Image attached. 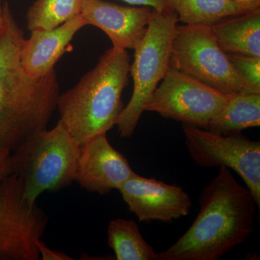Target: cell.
Returning a JSON list of instances; mask_svg holds the SVG:
<instances>
[{
  "label": "cell",
  "instance_id": "cell-1",
  "mask_svg": "<svg viewBox=\"0 0 260 260\" xmlns=\"http://www.w3.org/2000/svg\"><path fill=\"white\" fill-rule=\"evenodd\" d=\"M199 203L192 225L155 259L217 260L252 234L255 200L228 168L220 167L201 191Z\"/></svg>",
  "mask_w": 260,
  "mask_h": 260
},
{
  "label": "cell",
  "instance_id": "cell-2",
  "mask_svg": "<svg viewBox=\"0 0 260 260\" xmlns=\"http://www.w3.org/2000/svg\"><path fill=\"white\" fill-rule=\"evenodd\" d=\"M0 32V147L15 150L28 137L47 129L57 107L59 83L55 70L34 78L20 61L23 30L8 3L3 5Z\"/></svg>",
  "mask_w": 260,
  "mask_h": 260
},
{
  "label": "cell",
  "instance_id": "cell-3",
  "mask_svg": "<svg viewBox=\"0 0 260 260\" xmlns=\"http://www.w3.org/2000/svg\"><path fill=\"white\" fill-rule=\"evenodd\" d=\"M129 68L127 51L112 47L73 88L59 95V120L80 146L107 135L117 124L124 108L121 95Z\"/></svg>",
  "mask_w": 260,
  "mask_h": 260
},
{
  "label": "cell",
  "instance_id": "cell-4",
  "mask_svg": "<svg viewBox=\"0 0 260 260\" xmlns=\"http://www.w3.org/2000/svg\"><path fill=\"white\" fill-rule=\"evenodd\" d=\"M80 145L58 121L53 129L24 140L10 156L11 174L20 178L25 198L32 204L46 191H55L75 181Z\"/></svg>",
  "mask_w": 260,
  "mask_h": 260
},
{
  "label": "cell",
  "instance_id": "cell-5",
  "mask_svg": "<svg viewBox=\"0 0 260 260\" xmlns=\"http://www.w3.org/2000/svg\"><path fill=\"white\" fill-rule=\"evenodd\" d=\"M178 22L174 10H154L144 37L135 47L134 60L129 68L133 95L116 124L121 138H131L134 134L149 99L167 74Z\"/></svg>",
  "mask_w": 260,
  "mask_h": 260
},
{
  "label": "cell",
  "instance_id": "cell-6",
  "mask_svg": "<svg viewBox=\"0 0 260 260\" xmlns=\"http://www.w3.org/2000/svg\"><path fill=\"white\" fill-rule=\"evenodd\" d=\"M170 66L227 95L254 92L233 68L211 26L177 25Z\"/></svg>",
  "mask_w": 260,
  "mask_h": 260
},
{
  "label": "cell",
  "instance_id": "cell-7",
  "mask_svg": "<svg viewBox=\"0 0 260 260\" xmlns=\"http://www.w3.org/2000/svg\"><path fill=\"white\" fill-rule=\"evenodd\" d=\"M48 218L24 194L23 181L10 174L0 182V260H39L37 243Z\"/></svg>",
  "mask_w": 260,
  "mask_h": 260
},
{
  "label": "cell",
  "instance_id": "cell-8",
  "mask_svg": "<svg viewBox=\"0 0 260 260\" xmlns=\"http://www.w3.org/2000/svg\"><path fill=\"white\" fill-rule=\"evenodd\" d=\"M186 148L193 161L203 168L226 167L242 178L260 207V143L240 133L217 134L183 124Z\"/></svg>",
  "mask_w": 260,
  "mask_h": 260
},
{
  "label": "cell",
  "instance_id": "cell-9",
  "mask_svg": "<svg viewBox=\"0 0 260 260\" xmlns=\"http://www.w3.org/2000/svg\"><path fill=\"white\" fill-rule=\"evenodd\" d=\"M232 95L200 83L170 66L149 99L145 111L207 129Z\"/></svg>",
  "mask_w": 260,
  "mask_h": 260
},
{
  "label": "cell",
  "instance_id": "cell-10",
  "mask_svg": "<svg viewBox=\"0 0 260 260\" xmlns=\"http://www.w3.org/2000/svg\"><path fill=\"white\" fill-rule=\"evenodd\" d=\"M118 190L140 222L172 223L190 213L191 200L181 186L135 174Z\"/></svg>",
  "mask_w": 260,
  "mask_h": 260
},
{
  "label": "cell",
  "instance_id": "cell-11",
  "mask_svg": "<svg viewBox=\"0 0 260 260\" xmlns=\"http://www.w3.org/2000/svg\"><path fill=\"white\" fill-rule=\"evenodd\" d=\"M135 174L126 157L109 143L107 135L80 145L75 181L85 190L109 194Z\"/></svg>",
  "mask_w": 260,
  "mask_h": 260
},
{
  "label": "cell",
  "instance_id": "cell-12",
  "mask_svg": "<svg viewBox=\"0 0 260 260\" xmlns=\"http://www.w3.org/2000/svg\"><path fill=\"white\" fill-rule=\"evenodd\" d=\"M154 9L129 7L103 0H84L80 15L87 25L100 28L112 41L113 47L134 49L144 37Z\"/></svg>",
  "mask_w": 260,
  "mask_h": 260
},
{
  "label": "cell",
  "instance_id": "cell-13",
  "mask_svg": "<svg viewBox=\"0 0 260 260\" xmlns=\"http://www.w3.org/2000/svg\"><path fill=\"white\" fill-rule=\"evenodd\" d=\"M85 25L80 14L53 30H32L20 47V61L25 73L38 78L51 73L75 34Z\"/></svg>",
  "mask_w": 260,
  "mask_h": 260
},
{
  "label": "cell",
  "instance_id": "cell-14",
  "mask_svg": "<svg viewBox=\"0 0 260 260\" xmlns=\"http://www.w3.org/2000/svg\"><path fill=\"white\" fill-rule=\"evenodd\" d=\"M211 28L226 54L260 57V8L223 19Z\"/></svg>",
  "mask_w": 260,
  "mask_h": 260
},
{
  "label": "cell",
  "instance_id": "cell-15",
  "mask_svg": "<svg viewBox=\"0 0 260 260\" xmlns=\"http://www.w3.org/2000/svg\"><path fill=\"white\" fill-rule=\"evenodd\" d=\"M259 125L260 93L242 92L232 95L207 129L226 135Z\"/></svg>",
  "mask_w": 260,
  "mask_h": 260
},
{
  "label": "cell",
  "instance_id": "cell-16",
  "mask_svg": "<svg viewBox=\"0 0 260 260\" xmlns=\"http://www.w3.org/2000/svg\"><path fill=\"white\" fill-rule=\"evenodd\" d=\"M179 21L189 25L212 26L223 19L250 10L232 0H169Z\"/></svg>",
  "mask_w": 260,
  "mask_h": 260
},
{
  "label": "cell",
  "instance_id": "cell-17",
  "mask_svg": "<svg viewBox=\"0 0 260 260\" xmlns=\"http://www.w3.org/2000/svg\"><path fill=\"white\" fill-rule=\"evenodd\" d=\"M108 244L117 260H153L156 253L145 242L134 220L116 218L107 229Z\"/></svg>",
  "mask_w": 260,
  "mask_h": 260
},
{
  "label": "cell",
  "instance_id": "cell-18",
  "mask_svg": "<svg viewBox=\"0 0 260 260\" xmlns=\"http://www.w3.org/2000/svg\"><path fill=\"white\" fill-rule=\"evenodd\" d=\"M84 0H37L27 13V26L50 30L80 15Z\"/></svg>",
  "mask_w": 260,
  "mask_h": 260
},
{
  "label": "cell",
  "instance_id": "cell-19",
  "mask_svg": "<svg viewBox=\"0 0 260 260\" xmlns=\"http://www.w3.org/2000/svg\"><path fill=\"white\" fill-rule=\"evenodd\" d=\"M233 68L255 93H260V57L227 54Z\"/></svg>",
  "mask_w": 260,
  "mask_h": 260
},
{
  "label": "cell",
  "instance_id": "cell-20",
  "mask_svg": "<svg viewBox=\"0 0 260 260\" xmlns=\"http://www.w3.org/2000/svg\"><path fill=\"white\" fill-rule=\"evenodd\" d=\"M39 254L43 260H73L71 256L61 251L53 250L42 242V239L37 243Z\"/></svg>",
  "mask_w": 260,
  "mask_h": 260
},
{
  "label": "cell",
  "instance_id": "cell-21",
  "mask_svg": "<svg viewBox=\"0 0 260 260\" xmlns=\"http://www.w3.org/2000/svg\"><path fill=\"white\" fill-rule=\"evenodd\" d=\"M122 1L133 5L150 7L157 11L173 10L171 8L169 0H122Z\"/></svg>",
  "mask_w": 260,
  "mask_h": 260
},
{
  "label": "cell",
  "instance_id": "cell-22",
  "mask_svg": "<svg viewBox=\"0 0 260 260\" xmlns=\"http://www.w3.org/2000/svg\"><path fill=\"white\" fill-rule=\"evenodd\" d=\"M11 150L7 148L0 147V182L11 174L10 156Z\"/></svg>",
  "mask_w": 260,
  "mask_h": 260
},
{
  "label": "cell",
  "instance_id": "cell-23",
  "mask_svg": "<svg viewBox=\"0 0 260 260\" xmlns=\"http://www.w3.org/2000/svg\"><path fill=\"white\" fill-rule=\"evenodd\" d=\"M232 1L242 5L250 10L260 8V0H232Z\"/></svg>",
  "mask_w": 260,
  "mask_h": 260
},
{
  "label": "cell",
  "instance_id": "cell-24",
  "mask_svg": "<svg viewBox=\"0 0 260 260\" xmlns=\"http://www.w3.org/2000/svg\"><path fill=\"white\" fill-rule=\"evenodd\" d=\"M4 25V13H3V5H2V0H0V32L3 30Z\"/></svg>",
  "mask_w": 260,
  "mask_h": 260
}]
</instances>
